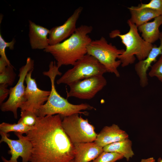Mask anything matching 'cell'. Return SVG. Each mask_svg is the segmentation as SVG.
Segmentation results:
<instances>
[{"instance_id":"6da1fadb","label":"cell","mask_w":162,"mask_h":162,"mask_svg":"<svg viewBox=\"0 0 162 162\" xmlns=\"http://www.w3.org/2000/svg\"><path fill=\"white\" fill-rule=\"evenodd\" d=\"M61 115L38 117L26 134L32 145L29 162H70L74 160V144L64 131Z\"/></svg>"},{"instance_id":"7a4b0ae2","label":"cell","mask_w":162,"mask_h":162,"mask_svg":"<svg viewBox=\"0 0 162 162\" xmlns=\"http://www.w3.org/2000/svg\"><path fill=\"white\" fill-rule=\"evenodd\" d=\"M93 30L91 26L82 25L69 38L59 44L49 45L44 50L50 54L59 68L63 65H74L87 54V48L92 41L88 35Z\"/></svg>"},{"instance_id":"3957f363","label":"cell","mask_w":162,"mask_h":162,"mask_svg":"<svg viewBox=\"0 0 162 162\" xmlns=\"http://www.w3.org/2000/svg\"><path fill=\"white\" fill-rule=\"evenodd\" d=\"M55 61H51L49 65V69L44 71L43 74L48 76L50 80L51 89L46 102L40 108L37 114L38 117L52 116L59 114L64 117L75 114H82L85 115L87 112L83 110L95 109L93 106L86 103L73 104L69 103L67 100L61 96L56 90L55 80L58 75L62 73L59 70Z\"/></svg>"},{"instance_id":"277c9868","label":"cell","mask_w":162,"mask_h":162,"mask_svg":"<svg viewBox=\"0 0 162 162\" xmlns=\"http://www.w3.org/2000/svg\"><path fill=\"white\" fill-rule=\"evenodd\" d=\"M127 23L129 30L126 33L121 34L117 29L112 30L109 33L111 38L119 37L125 46L124 52L118 57L122 67L134 63L136 59L135 56L139 61L145 59L153 46L152 44L147 42L140 36L138 27L134 23L129 20H128Z\"/></svg>"},{"instance_id":"5b68a950","label":"cell","mask_w":162,"mask_h":162,"mask_svg":"<svg viewBox=\"0 0 162 162\" xmlns=\"http://www.w3.org/2000/svg\"><path fill=\"white\" fill-rule=\"evenodd\" d=\"M106 72L105 67L95 58L87 54L57 80L56 83L69 86L74 82L92 76L103 75Z\"/></svg>"},{"instance_id":"8992f818","label":"cell","mask_w":162,"mask_h":162,"mask_svg":"<svg viewBox=\"0 0 162 162\" xmlns=\"http://www.w3.org/2000/svg\"><path fill=\"white\" fill-rule=\"evenodd\" d=\"M124 51V49H118L111 43H108L102 36L92 41L87 47V54L95 58L104 66L107 72L119 77L120 74L118 68L121 62L116 59Z\"/></svg>"},{"instance_id":"52a82bcc","label":"cell","mask_w":162,"mask_h":162,"mask_svg":"<svg viewBox=\"0 0 162 162\" xmlns=\"http://www.w3.org/2000/svg\"><path fill=\"white\" fill-rule=\"evenodd\" d=\"M79 114L64 117L62 125L64 131L74 144L94 142L97 135L94 127Z\"/></svg>"},{"instance_id":"ba28073f","label":"cell","mask_w":162,"mask_h":162,"mask_svg":"<svg viewBox=\"0 0 162 162\" xmlns=\"http://www.w3.org/2000/svg\"><path fill=\"white\" fill-rule=\"evenodd\" d=\"M34 61L30 57L27 58L25 65L19 69V79L16 85L10 89L8 99L0 105L2 112H12L15 118H17V111L25 101L26 87L24 83L26 76L28 72L33 70Z\"/></svg>"},{"instance_id":"9c48e42d","label":"cell","mask_w":162,"mask_h":162,"mask_svg":"<svg viewBox=\"0 0 162 162\" xmlns=\"http://www.w3.org/2000/svg\"><path fill=\"white\" fill-rule=\"evenodd\" d=\"M18 139L13 140L10 139L8 135L0 131L1 139L0 142H4L10 148L8 153L11 157L9 160L3 156L1 159L3 162H29L32 149V145L29 140L22 134L14 133Z\"/></svg>"},{"instance_id":"30bf717a","label":"cell","mask_w":162,"mask_h":162,"mask_svg":"<svg viewBox=\"0 0 162 162\" xmlns=\"http://www.w3.org/2000/svg\"><path fill=\"white\" fill-rule=\"evenodd\" d=\"M107 81L103 75H96L74 82L69 86L67 98L74 97L82 99L90 100L106 86Z\"/></svg>"},{"instance_id":"8fae6325","label":"cell","mask_w":162,"mask_h":162,"mask_svg":"<svg viewBox=\"0 0 162 162\" xmlns=\"http://www.w3.org/2000/svg\"><path fill=\"white\" fill-rule=\"evenodd\" d=\"M33 70L29 71L26 76L25 101L20 108L21 110L29 111L37 116L41 107L47 101L50 91L41 90L38 88L35 79L32 77Z\"/></svg>"},{"instance_id":"7c38bea8","label":"cell","mask_w":162,"mask_h":162,"mask_svg":"<svg viewBox=\"0 0 162 162\" xmlns=\"http://www.w3.org/2000/svg\"><path fill=\"white\" fill-rule=\"evenodd\" d=\"M83 10L80 6L62 25L52 28L48 36L49 45H53L62 42L70 37L76 31V23Z\"/></svg>"},{"instance_id":"4fadbf2b","label":"cell","mask_w":162,"mask_h":162,"mask_svg":"<svg viewBox=\"0 0 162 162\" xmlns=\"http://www.w3.org/2000/svg\"><path fill=\"white\" fill-rule=\"evenodd\" d=\"M128 138L126 132L122 130L117 124L105 126L97 134L94 142L102 147L111 143L124 140Z\"/></svg>"},{"instance_id":"5bb4252c","label":"cell","mask_w":162,"mask_h":162,"mask_svg":"<svg viewBox=\"0 0 162 162\" xmlns=\"http://www.w3.org/2000/svg\"><path fill=\"white\" fill-rule=\"evenodd\" d=\"M29 38L33 50H44L49 45L48 35L50 30L29 20Z\"/></svg>"},{"instance_id":"9a60e30c","label":"cell","mask_w":162,"mask_h":162,"mask_svg":"<svg viewBox=\"0 0 162 162\" xmlns=\"http://www.w3.org/2000/svg\"><path fill=\"white\" fill-rule=\"evenodd\" d=\"M76 154L74 162H89L96 158L103 152V147L94 142L74 144Z\"/></svg>"},{"instance_id":"2e32d148","label":"cell","mask_w":162,"mask_h":162,"mask_svg":"<svg viewBox=\"0 0 162 162\" xmlns=\"http://www.w3.org/2000/svg\"><path fill=\"white\" fill-rule=\"evenodd\" d=\"M162 24V15L154 19L153 21L147 22L138 27L141 33L142 37L147 42L152 44L159 39L160 32L159 27Z\"/></svg>"},{"instance_id":"e0dca14e","label":"cell","mask_w":162,"mask_h":162,"mask_svg":"<svg viewBox=\"0 0 162 162\" xmlns=\"http://www.w3.org/2000/svg\"><path fill=\"white\" fill-rule=\"evenodd\" d=\"M131 14L129 20L138 27L149 20L161 15L157 10L148 8L141 9L136 6H131L128 8Z\"/></svg>"},{"instance_id":"ac0fdd59","label":"cell","mask_w":162,"mask_h":162,"mask_svg":"<svg viewBox=\"0 0 162 162\" xmlns=\"http://www.w3.org/2000/svg\"><path fill=\"white\" fill-rule=\"evenodd\" d=\"M132 146V141L128 138L107 145L103 148L104 151L105 152L120 154L128 161L134 155Z\"/></svg>"},{"instance_id":"d6986e66","label":"cell","mask_w":162,"mask_h":162,"mask_svg":"<svg viewBox=\"0 0 162 162\" xmlns=\"http://www.w3.org/2000/svg\"><path fill=\"white\" fill-rule=\"evenodd\" d=\"M32 127L26 126L19 122L13 124L3 122L0 124V131L6 134L11 132L22 134H26Z\"/></svg>"},{"instance_id":"ffe728a7","label":"cell","mask_w":162,"mask_h":162,"mask_svg":"<svg viewBox=\"0 0 162 162\" xmlns=\"http://www.w3.org/2000/svg\"><path fill=\"white\" fill-rule=\"evenodd\" d=\"M16 74L11 65L8 66L4 71L0 73V84L12 86L16 78Z\"/></svg>"},{"instance_id":"44dd1931","label":"cell","mask_w":162,"mask_h":162,"mask_svg":"<svg viewBox=\"0 0 162 162\" xmlns=\"http://www.w3.org/2000/svg\"><path fill=\"white\" fill-rule=\"evenodd\" d=\"M38 116L32 112L26 110H21L20 118L18 122H21L29 127H32L36 124Z\"/></svg>"},{"instance_id":"7402d4cb","label":"cell","mask_w":162,"mask_h":162,"mask_svg":"<svg viewBox=\"0 0 162 162\" xmlns=\"http://www.w3.org/2000/svg\"><path fill=\"white\" fill-rule=\"evenodd\" d=\"M124 158L120 154L104 151L92 162H115Z\"/></svg>"},{"instance_id":"603a6c76","label":"cell","mask_w":162,"mask_h":162,"mask_svg":"<svg viewBox=\"0 0 162 162\" xmlns=\"http://www.w3.org/2000/svg\"><path fill=\"white\" fill-rule=\"evenodd\" d=\"M151 67L149 76L151 77H156L162 82V55Z\"/></svg>"},{"instance_id":"cb8c5ba5","label":"cell","mask_w":162,"mask_h":162,"mask_svg":"<svg viewBox=\"0 0 162 162\" xmlns=\"http://www.w3.org/2000/svg\"><path fill=\"white\" fill-rule=\"evenodd\" d=\"M15 43V39H13L10 42H6L3 38L2 36L0 34V55L1 57L6 60L7 61L10 62L5 52V49L8 47L10 50H13L14 45Z\"/></svg>"},{"instance_id":"d4e9b609","label":"cell","mask_w":162,"mask_h":162,"mask_svg":"<svg viewBox=\"0 0 162 162\" xmlns=\"http://www.w3.org/2000/svg\"><path fill=\"white\" fill-rule=\"evenodd\" d=\"M136 7L139 9L145 8H151L157 10L162 15V0H151L148 3H141Z\"/></svg>"},{"instance_id":"484cf974","label":"cell","mask_w":162,"mask_h":162,"mask_svg":"<svg viewBox=\"0 0 162 162\" xmlns=\"http://www.w3.org/2000/svg\"><path fill=\"white\" fill-rule=\"evenodd\" d=\"M8 85L0 84V104H2L4 100L9 95L10 89L8 88Z\"/></svg>"},{"instance_id":"4316f807","label":"cell","mask_w":162,"mask_h":162,"mask_svg":"<svg viewBox=\"0 0 162 162\" xmlns=\"http://www.w3.org/2000/svg\"><path fill=\"white\" fill-rule=\"evenodd\" d=\"M11 65L10 62L7 61L6 60L0 57V73L3 72L7 67Z\"/></svg>"},{"instance_id":"83f0119b","label":"cell","mask_w":162,"mask_h":162,"mask_svg":"<svg viewBox=\"0 0 162 162\" xmlns=\"http://www.w3.org/2000/svg\"><path fill=\"white\" fill-rule=\"evenodd\" d=\"M140 162H155V160L153 157H151L146 159H142Z\"/></svg>"},{"instance_id":"f1b7e54d","label":"cell","mask_w":162,"mask_h":162,"mask_svg":"<svg viewBox=\"0 0 162 162\" xmlns=\"http://www.w3.org/2000/svg\"><path fill=\"white\" fill-rule=\"evenodd\" d=\"M157 162H162V159L161 158H159L157 160Z\"/></svg>"},{"instance_id":"f546056e","label":"cell","mask_w":162,"mask_h":162,"mask_svg":"<svg viewBox=\"0 0 162 162\" xmlns=\"http://www.w3.org/2000/svg\"><path fill=\"white\" fill-rule=\"evenodd\" d=\"M70 162H74V160H72V161H70Z\"/></svg>"}]
</instances>
